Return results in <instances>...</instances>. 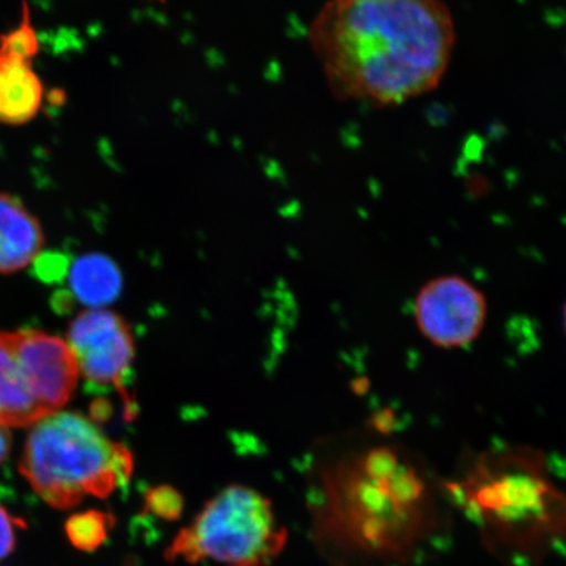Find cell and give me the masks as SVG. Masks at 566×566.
<instances>
[{"label": "cell", "mask_w": 566, "mask_h": 566, "mask_svg": "<svg viewBox=\"0 0 566 566\" xmlns=\"http://www.w3.org/2000/svg\"><path fill=\"white\" fill-rule=\"evenodd\" d=\"M289 539L272 501L253 488L230 484L205 504L165 551L169 563L269 566Z\"/></svg>", "instance_id": "4"}, {"label": "cell", "mask_w": 566, "mask_h": 566, "mask_svg": "<svg viewBox=\"0 0 566 566\" xmlns=\"http://www.w3.org/2000/svg\"><path fill=\"white\" fill-rule=\"evenodd\" d=\"M563 321H564V328H565V334H566V303H565V306H564Z\"/></svg>", "instance_id": "16"}, {"label": "cell", "mask_w": 566, "mask_h": 566, "mask_svg": "<svg viewBox=\"0 0 566 566\" xmlns=\"http://www.w3.org/2000/svg\"><path fill=\"white\" fill-rule=\"evenodd\" d=\"M307 38L337 101L386 108L438 87L457 32L442 0H327Z\"/></svg>", "instance_id": "1"}, {"label": "cell", "mask_w": 566, "mask_h": 566, "mask_svg": "<svg viewBox=\"0 0 566 566\" xmlns=\"http://www.w3.org/2000/svg\"><path fill=\"white\" fill-rule=\"evenodd\" d=\"M71 292L91 308H103L118 298L123 275L115 261L102 253L77 259L70 272Z\"/></svg>", "instance_id": "10"}, {"label": "cell", "mask_w": 566, "mask_h": 566, "mask_svg": "<svg viewBox=\"0 0 566 566\" xmlns=\"http://www.w3.org/2000/svg\"><path fill=\"white\" fill-rule=\"evenodd\" d=\"M21 528H27V523L0 505V562L17 549L18 534Z\"/></svg>", "instance_id": "13"}, {"label": "cell", "mask_w": 566, "mask_h": 566, "mask_svg": "<svg viewBox=\"0 0 566 566\" xmlns=\"http://www.w3.org/2000/svg\"><path fill=\"white\" fill-rule=\"evenodd\" d=\"M11 451V434L9 431V427L0 423V465L6 462V459L9 458Z\"/></svg>", "instance_id": "15"}, {"label": "cell", "mask_w": 566, "mask_h": 566, "mask_svg": "<svg viewBox=\"0 0 566 566\" xmlns=\"http://www.w3.org/2000/svg\"><path fill=\"white\" fill-rule=\"evenodd\" d=\"M66 261L62 256L55 254H46V256H39L35 260V272L40 275L41 280L55 281L66 272Z\"/></svg>", "instance_id": "14"}, {"label": "cell", "mask_w": 566, "mask_h": 566, "mask_svg": "<svg viewBox=\"0 0 566 566\" xmlns=\"http://www.w3.org/2000/svg\"><path fill=\"white\" fill-rule=\"evenodd\" d=\"M115 516L102 511L75 513L65 523V534L74 548L82 552H95L108 539L115 526Z\"/></svg>", "instance_id": "11"}, {"label": "cell", "mask_w": 566, "mask_h": 566, "mask_svg": "<svg viewBox=\"0 0 566 566\" xmlns=\"http://www.w3.org/2000/svg\"><path fill=\"white\" fill-rule=\"evenodd\" d=\"M184 506L186 501L182 494L171 485H157L145 493V513L153 514L161 521H179Z\"/></svg>", "instance_id": "12"}, {"label": "cell", "mask_w": 566, "mask_h": 566, "mask_svg": "<svg viewBox=\"0 0 566 566\" xmlns=\"http://www.w3.org/2000/svg\"><path fill=\"white\" fill-rule=\"evenodd\" d=\"M19 470L45 504L69 511L129 483L134 458L86 416L59 410L33 424Z\"/></svg>", "instance_id": "3"}, {"label": "cell", "mask_w": 566, "mask_h": 566, "mask_svg": "<svg viewBox=\"0 0 566 566\" xmlns=\"http://www.w3.org/2000/svg\"><path fill=\"white\" fill-rule=\"evenodd\" d=\"M44 98V83L33 60L0 48V124H30L40 115Z\"/></svg>", "instance_id": "8"}, {"label": "cell", "mask_w": 566, "mask_h": 566, "mask_svg": "<svg viewBox=\"0 0 566 566\" xmlns=\"http://www.w3.org/2000/svg\"><path fill=\"white\" fill-rule=\"evenodd\" d=\"M155 2L166 3V0H155Z\"/></svg>", "instance_id": "17"}, {"label": "cell", "mask_w": 566, "mask_h": 566, "mask_svg": "<svg viewBox=\"0 0 566 566\" xmlns=\"http://www.w3.org/2000/svg\"><path fill=\"white\" fill-rule=\"evenodd\" d=\"M424 488L413 470L401 465L389 476H371L358 463L325 473L315 505L317 539L360 557L407 555L424 527Z\"/></svg>", "instance_id": "2"}, {"label": "cell", "mask_w": 566, "mask_h": 566, "mask_svg": "<svg viewBox=\"0 0 566 566\" xmlns=\"http://www.w3.org/2000/svg\"><path fill=\"white\" fill-rule=\"evenodd\" d=\"M80 367L65 339L0 331V423L28 427L67 405Z\"/></svg>", "instance_id": "5"}, {"label": "cell", "mask_w": 566, "mask_h": 566, "mask_svg": "<svg viewBox=\"0 0 566 566\" xmlns=\"http://www.w3.org/2000/svg\"><path fill=\"white\" fill-rule=\"evenodd\" d=\"M45 238L41 223L17 196L0 192V274H11L40 256Z\"/></svg>", "instance_id": "9"}, {"label": "cell", "mask_w": 566, "mask_h": 566, "mask_svg": "<svg viewBox=\"0 0 566 566\" xmlns=\"http://www.w3.org/2000/svg\"><path fill=\"white\" fill-rule=\"evenodd\" d=\"M486 314L484 294L459 275L429 281L415 301V318L421 335L443 349L464 348L475 342Z\"/></svg>", "instance_id": "6"}, {"label": "cell", "mask_w": 566, "mask_h": 566, "mask_svg": "<svg viewBox=\"0 0 566 566\" xmlns=\"http://www.w3.org/2000/svg\"><path fill=\"white\" fill-rule=\"evenodd\" d=\"M67 344L80 373L91 384L124 389L136 348L122 316L104 308L84 311L71 323Z\"/></svg>", "instance_id": "7"}]
</instances>
